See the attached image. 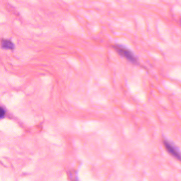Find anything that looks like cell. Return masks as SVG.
I'll return each instance as SVG.
<instances>
[{"mask_svg": "<svg viewBox=\"0 0 181 181\" xmlns=\"http://www.w3.org/2000/svg\"><path fill=\"white\" fill-rule=\"evenodd\" d=\"M114 50L118 52L119 55L135 65H139V60L135 54L130 50L122 45L115 44L113 46Z\"/></svg>", "mask_w": 181, "mask_h": 181, "instance_id": "6da1fadb", "label": "cell"}, {"mask_svg": "<svg viewBox=\"0 0 181 181\" xmlns=\"http://www.w3.org/2000/svg\"><path fill=\"white\" fill-rule=\"evenodd\" d=\"M163 143L166 151L174 158L181 162V152L179 149L173 143L170 141L169 140L163 138Z\"/></svg>", "mask_w": 181, "mask_h": 181, "instance_id": "7a4b0ae2", "label": "cell"}, {"mask_svg": "<svg viewBox=\"0 0 181 181\" xmlns=\"http://www.w3.org/2000/svg\"><path fill=\"white\" fill-rule=\"evenodd\" d=\"M1 44L2 48L6 50H13L15 47L14 42L9 39H2Z\"/></svg>", "mask_w": 181, "mask_h": 181, "instance_id": "3957f363", "label": "cell"}, {"mask_svg": "<svg viewBox=\"0 0 181 181\" xmlns=\"http://www.w3.org/2000/svg\"><path fill=\"white\" fill-rule=\"evenodd\" d=\"M0 112H1V115H0V116H1V118H4V116L6 115V111L4 110V108H3L2 107L1 108V111H0Z\"/></svg>", "mask_w": 181, "mask_h": 181, "instance_id": "277c9868", "label": "cell"}, {"mask_svg": "<svg viewBox=\"0 0 181 181\" xmlns=\"http://www.w3.org/2000/svg\"><path fill=\"white\" fill-rule=\"evenodd\" d=\"M179 22H180V24H181V18H180V21H179Z\"/></svg>", "mask_w": 181, "mask_h": 181, "instance_id": "5b68a950", "label": "cell"}]
</instances>
